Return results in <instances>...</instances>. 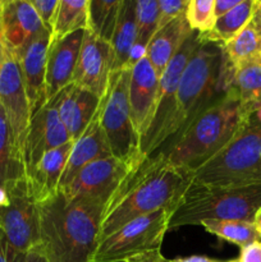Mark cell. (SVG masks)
<instances>
[{"label": "cell", "instance_id": "1", "mask_svg": "<svg viewBox=\"0 0 261 262\" xmlns=\"http://www.w3.org/2000/svg\"><path fill=\"white\" fill-rule=\"evenodd\" d=\"M191 179V174L177 169L161 154L140 156L107 202L100 241L137 217L164 207L174 209Z\"/></svg>", "mask_w": 261, "mask_h": 262}, {"label": "cell", "instance_id": "2", "mask_svg": "<svg viewBox=\"0 0 261 262\" xmlns=\"http://www.w3.org/2000/svg\"><path fill=\"white\" fill-rule=\"evenodd\" d=\"M107 202L69 199L59 189L38 204L40 247L49 262H91Z\"/></svg>", "mask_w": 261, "mask_h": 262}, {"label": "cell", "instance_id": "3", "mask_svg": "<svg viewBox=\"0 0 261 262\" xmlns=\"http://www.w3.org/2000/svg\"><path fill=\"white\" fill-rule=\"evenodd\" d=\"M253 113L246 109L230 87L219 101L205 110L159 154L187 174H193L233 140Z\"/></svg>", "mask_w": 261, "mask_h": 262}, {"label": "cell", "instance_id": "4", "mask_svg": "<svg viewBox=\"0 0 261 262\" xmlns=\"http://www.w3.org/2000/svg\"><path fill=\"white\" fill-rule=\"evenodd\" d=\"M232 74L233 67L223 45L202 40L179 82L176 135L170 140L184 132L199 115L225 96L230 89Z\"/></svg>", "mask_w": 261, "mask_h": 262}, {"label": "cell", "instance_id": "5", "mask_svg": "<svg viewBox=\"0 0 261 262\" xmlns=\"http://www.w3.org/2000/svg\"><path fill=\"white\" fill-rule=\"evenodd\" d=\"M261 207V183L246 187H211L191 183L174 206L169 229L200 225L204 220L253 222Z\"/></svg>", "mask_w": 261, "mask_h": 262}, {"label": "cell", "instance_id": "6", "mask_svg": "<svg viewBox=\"0 0 261 262\" xmlns=\"http://www.w3.org/2000/svg\"><path fill=\"white\" fill-rule=\"evenodd\" d=\"M192 182L211 187L261 183V122L255 113L225 147L192 174Z\"/></svg>", "mask_w": 261, "mask_h": 262}, {"label": "cell", "instance_id": "7", "mask_svg": "<svg viewBox=\"0 0 261 262\" xmlns=\"http://www.w3.org/2000/svg\"><path fill=\"white\" fill-rule=\"evenodd\" d=\"M171 212L164 207L127 223L100 241L91 262H163L161 246Z\"/></svg>", "mask_w": 261, "mask_h": 262}, {"label": "cell", "instance_id": "8", "mask_svg": "<svg viewBox=\"0 0 261 262\" xmlns=\"http://www.w3.org/2000/svg\"><path fill=\"white\" fill-rule=\"evenodd\" d=\"M199 32H193L182 45L178 53L171 58L165 72L160 77L155 112L146 132L140 138V152L143 156H151L163 147L176 135L177 92L182 74L189 59L201 43Z\"/></svg>", "mask_w": 261, "mask_h": 262}, {"label": "cell", "instance_id": "9", "mask_svg": "<svg viewBox=\"0 0 261 262\" xmlns=\"http://www.w3.org/2000/svg\"><path fill=\"white\" fill-rule=\"evenodd\" d=\"M129 78L130 69L110 74L106 95L101 99L100 115L112 156L125 163H133L142 155L140 152V137L130 119Z\"/></svg>", "mask_w": 261, "mask_h": 262}, {"label": "cell", "instance_id": "10", "mask_svg": "<svg viewBox=\"0 0 261 262\" xmlns=\"http://www.w3.org/2000/svg\"><path fill=\"white\" fill-rule=\"evenodd\" d=\"M0 230L19 255L40 246L38 204L27 178L10 187L8 202L0 207Z\"/></svg>", "mask_w": 261, "mask_h": 262}, {"label": "cell", "instance_id": "11", "mask_svg": "<svg viewBox=\"0 0 261 262\" xmlns=\"http://www.w3.org/2000/svg\"><path fill=\"white\" fill-rule=\"evenodd\" d=\"M0 106L23 154V145L31 120V107L19 61L17 55L8 48L0 67Z\"/></svg>", "mask_w": 261, "mask_h": 262}, {"label": "cell", "instance_id": "12", "mask_svg": "<svg viewBox=\"0 0 261 262\" xmlns=\"http://www.w3.org/2000/svg\"><path fill=\"white\" fill-rule=\"evenodd\" d=\"M69 141L72 140L59 117L54 96L31 117L23 145L26 176L32 171L45 154L66 145Z\"/></svg>", "mask_w": 261, "mask_h": 262}, {"label": "cell", "instance_id": "13", "mask_svg": "<svg viewBox=\"0 0 261 262\" xmlns=\"http://www.w3.org/2000/svg\"><path fill=\"white\" fill-rule=\"evenodd\" d=\"M133 164L135 161L125 163L114 156L100 159L84 166L73 181L60 191L69 199L83 197L109 202Z\"/></svg>", "mask_w": 261, "mask_h": 262}, {"label": "cell", "instance_id": "14", "mask_svg": "<svg viewBox=\"0 0 261 262\" xmlns=\"http://www.w3.org/2000/svg\"><path fill=\"white\" fill-rule=\"evenodd\" d=\"M112 64V43L86 30L72 83L102 99L109 87Z\"/></svg>", "mask_w": 261, "mask_h": 262}, {"label": "cell", "instance_id": "15", "mask_svg": "<svg viewBox=\"0 0 261 262\" xmlns=\"http://www.w3.org/2000/svg\"><path fill=\"white\" fill-rule=\"evenodd\" d=\"M160 77L147 56L130 68L128 101H129L130 119L138 137L146 132L155 112L156 97L159 92Z\"/></svg>", "mask_w": 261, "mask_h": 262}, {"label": "cell", "instance_id": "16", "mask_svg": "<svg viewBox=\"0 0 261 262\" xmlns=\"http://www.w3.org/2000/svg\"><path fill=\"white\" fill-rule=\"evenodd\" d=\"M53 32L44 28L17 54L23 82L31 107V117L48 102L46 99V60Z\"/></svg>", "mask_w": 261, "mask_h": 262}, {"label": "cell", "instance_id": "17", "mask_svg": "<svg viewBox=\"0 0 261 262\" xmlns=\"http://www.w3.org/2000/svg\"><path fill=\"white\" fill-rule=\"evenodd\" d=\"M86 30H79L60 40H51L46 60V99L51 100L73 82Z\"/></svg>", "mask_w": 261, "mask_h": 262}, {"label": "cell", "instance_id": "18", "mask_svg": "<svg viewBox=\"0 0 261 262\" xmlns=\"http://www.w3.org/2000/svg\"><path fill=\"white\" fill-rule=\"evenodd\" d=\"M0 27L5 45L15 55L45 28L30 0H4Z\"/></svg>", "mask_w": 261, "mask_h": 262}, {"label": "cell", "instance_id": "19", "mask_svg": "<svg viewBox=\"0 0 261 262\" xmlns=\"http://www.w3.org/2000/svg\"><path fill=\"white\" fill-rule=\"evenodd\" d=\"M55 99L61 123L71 140L76 142L91 123L101 99L74 83L68 84L61 90Z\"/></svg>", "mask_w": 261, "mask_h": 262}, {"label": "cell", "instance_id": "20", "mask_svg": "<svg viewBox=\"0 0 261 262\" xmlns=\"http://www.w3.org/2000/svg\"><path fill=\"white\" fill-rule=\"evenodd\" d=\"M100 115H101V102L83 135L74 142L73 150L69 155L66 169L61 176L59 189H63L64 187L68 186L73 181L74 177L86 165L100 159L112 156L106 137L102 130L101 122H100Z\"/></svg>", "mask_w": 261, "mask_h": 262}, {"label": "cell", "instance_id": "21", "mask_svg": "<svg viewBox=\"0 0 261 262\" xmlns=\"http://www.w3.org/2000/svg\"><path fill=\"white\" fill-rule=\"evenodd\" d=\"M73 146V141H69L66 145L49 151L27 176L31 192L37 204L51 199L59 192L61 176Z\"/></svg>", "mask_w": 261, "mask_h": 262}, {"label": "cell", "instance_id": "22", "mask_svg": "<svg viewBox=\"0 0 261 262\" xmlns=\"http://www.w3.org/2000/svg\"><path fill=\"white\" fill-rule=\"evenodd\" d=\"M193 33L186 19V13L156 31L146 50V56L155 68L159 77L163 76L171 58L178 53L184 41Z\"/></svg>", "mask_w": 261, "mask_h": 262}, {"label": "cell", "instance_id": "23", "mask_svg": "<svg viewBox=\"0 0 261 262\" xmlns=\"http://www.w3.org/2000/svg\"><path fill=\"white\" fill-rule=\"evenodd\" d=\"M25 178L27 176L22 150L0 106V207L8 202L10 187Z\"/></svg>", "mask_w": 261, "mask_h": 262}, {"label": "cell", "instance_id": "24", "mask_svg": "<svg viewBox=\"0 0 261 262\" xmlns=\"http://www.w3.org/2000/svg\"><path fill=\"white\" fill-rule=\"evenodd\" d=\"M136 41V0H122L117 26L112 38V73L127 69Z\"/></svg>", "mask_w": 261, "mask_h": 262}, {"label": "cell", "instance_id": "25", "mask_svg": "<svg viewBox=\"0 0 261 262\" xmlns=\"http://www.w3.org/2000/svg\"><path fill=\"white\" fill-rule=\"evenodd\" d=\"M230 87L237 92L241 104L255 113L261 105V56L233 67Z\"/></svg>", "mask_w": 261, "mask_h": 262}, {"label": "cell", "instance_id": "26", "mask_svg": "<svg viewBox=\"0 0 261 262\" xmlns=\"http://www.w3.org/2000/svg\"><path fill=\"white\" fill-rule=\"evenodd\" d=\"M258 0H241L240 4L216 18L214 28L201 36L202 40L225 45L252 20Z\"/></svg>", "mask_w": 261, "mask_h": 262}, {"label": "cell", "instance_id": "27", "mask_svg": "<svg viewBox=\"0 0 261 262\" xmlns=\"http://www.w3.org/2000/svg\"><path fill=\"white\" fill-rule=\"evenodd\" d=\"M158 0H136V41L130 50L127 69L146 56L148 42L158 28Z\"/></svg>", "mask_w": 261, "mask_h": 262}, {"label": "cell", "instance_id": "28", "mask_svg": "<svg viewBox=\"0 0 261 262\" xmlns=\"http://www.w3.org/2000/svg\"><path fill=\"white\" fill-rule=\"evenodd\" d=\"M89 28V0H59L51 40H60L71 33Z\"/></svg>", "mask_w": 261, "mask_h": 262}, {"label": "cell", "instance_id": "29", "mask_svg": "<svg viewBox=\"0 0 261 262\" xmlns=\"http://www.w3.org/2000/svg\"><path fill=\"white\" fill-rule=\"evenodd\" d=\"M122 0H89V28L95 36L112 42Z\"/></svg>", "mask_w": 261, "mask_h": 262}, {"label": "cell", "instance_id": "30", "mask_svg": "<svg viewBox=\"0 0 261 262\" xmlns=\"http://www.w3.org/2000/svg\"><path fill=\"white\" fill-rule=\"evenodd\" d=\"M202 228L206 232L219 239L233 243L240 248L250 243L261 241L256 232L255 227L250 222H238V220H204L201 222Z\"/></svg>", "mask_w": 261, "mask_h": 262}, {"label": "cell", "instance_id": "31", "mask_svg": "<svg viewBox=\"0 0 261 262\" xmlns=\"http://www.w3.org/2000/svg\"><path fill=\"white\" fill-rule=\"evenodd\" d=\"M230 66L235 67L243 61L261 56V33L251 20L237 36L223 45Z\"/></svg>", "mask_w": 261, "mask_h": 262}, {"label": "cell", "instance_id": "32", "mask_svg": "<svg viewBox=\"0 0 261 262\" xmlns=\"http://www.w3.org/2000/svg\"><path fill=\"white\" fill-rule=\"evenodd\" d=\"M214 4L215 0H188L186 19L193 32L205 35L214 28L216 22Z\"/></svg>", "mask_w": 261, "mask_h": 262}, {"label": "cell", "instance_id": "33", "mask_svg": "<svg viewBox=\"0 0 261 262\" xmlns=\"http://www.w3.org/2000/svg\"><path fill=\"white\" fill-rule=\"evenodd\" d=\"M158 3L159 17L156 31L161 30L168 23H170L171 20L186 13L187 5H188V0H158Z\"/></svg>", "mask_w": 261, "mask_h": 262}, {"label": "cell", "instance_id": "34", "mask_svg": "<svg viewBox=\"0 0 261 262\" xmlns=\"http://www.w3.org/2000/svg\"><path fill=\"white\" fill-rule=\"evenodd\" d=\"M30 2L40 17L44 27L53 32V26L59 8V0H30Z\"/></svg>", "mask_w": 261, "mask_h": 262}, {"label": "cell", "instance_id": "35", "mask_svg": "<svg viewBox=\"0 0 261 262\" xmlns=\"http://www.w3.org/2000/svg\"><path fill=\"white\" fill-rule=\"evenodd\" d=\"M237 262H261V241L250 243L241 248Z\"/></svg>", "mask_w": 261, "mask_h": 262}, {"label": "cell", "instance_id": "36", "mask_svg": "<svg viewBox=\"0 0 261 262\" xmlns=\"http://www.w3.org/2000/svg\"><path fill=\"white\" fill-rule=\"evenodd\" d=\"M20 255L13 250L7 237L0 230V262H18Z\"/></svg>", "mask_w": 261, "mask_h": 262}, {"label": "cell", "instance_id": "37", "mask_svg": "<svg viewBox=\"0 0 261 262\" xmlns=\"http://www.w3.org/2000/svg\"><path fill=\"white\" fill-rule=\"evenodd\" d=\"M241 3V0H215L214 4V13L215 17L219 18L224 15L225 13L229 12L234 7H237Z\"/></svg>", "mask_w": 261, "mask_h": 262}, {"label": "cell", "instance_id": "38", "mask_svg": "<svg viewBox=\"0 0 261 262\" xmlns=\"http://www.w3.org/2000/svg\"><path fill=\"white\" fill-rule=\"evenodd\" d=\"M18 262H49V261L48 258L45 257V255H44L40 246H37V247L32 248V250H30L28 252L20 255Z\"/></svg>", "mask_w": 261, "mask_h": 262}, {"label": "cell", "instance_id": "39", "mask_svg": "<svg viewBox=\"0 0 261 262\" xmlns=\"http://www.w3.org/2000/svg\"><path fill=\"white\" fill-rule=\"evenodd\" d=\"M216 260L206 257V256H189V257H177L171 260H164L163 262H215Z\"/></svg>", "mask_w": 261, "mask_h": 262}, {"label": "cell", "instance_id": "40", "mask_svg": "<svg viewBox=\"0 0 261 262\" xmlns=\"http://www.w3.org/2000/svg\"><path fill=\"white\" fill-rule=\"evenodd\" d=\"M252 22L255 23L256 28L258 30V32L261 33V0H258L257 3V8H256V12L253 14Z\"/></svg>", "mask_w": 261, "mask_h": 262}, {"label": "cell", "instance_id": "41", "mask_svg": "<svg viewBox=\"0 0 261 262\" xmlns=\"http://www.w3.org/2000/svg\"><path fill=\"white\" fill-rule=\"evenodd\" d=\"M5 54H7V45H5L4 37H3L2 27H0V67H2L3 61L5 59Z\"/></svg>", "mask_w": 261, "mask_h": 262}, {"label": "cell", "instance_id": "42", "mask_svg": "<svg viewBox=\"0 0 261 262\" xmlns=\"http://www.w3.org/2000/svg\"><path fill=\"white\" fill-rule=\"evenodd\" d=\"M252 224H253V227H255L256 232H257L258 237L261 238V207L257 210V212H256L255 217H253Z\"/></svg>", "mask_w": 261, "mask_h": 262}, {"label": "cell", "instance_id": "43", "mask_svg": "<svg viewBox=\"0 0 261 262\" xmlns=\"http://www.w3.org/2000/svg\"><path fill=\"white\" fill-rule=\"evenodd\" d=\"M255 117L257 118L258 122H261V105H260V106L257 107V109H256V112H255Z\"/></svg>", "mask_w": 261, "mask_h": 262}, {"label": "cell", "instance_id": "44", "mask_svg": "<svg viewBox=\"0 0 261 262\" xmlns=\"http://www.w3.org/2000/svg\"><path fill=\"white\" fill-rule=\"evenodd\" d=\"M3 5H4V0H0V13H2Z\"/></svg>", "mask_w": 261, "mask_h": 262}, {"label": "cell", "instance_id": "45", "mask_svg": "<svg viewBox=\"0 0 261 262\" xmlns=\"http://www.w3.org/2000/svg\"><path fill=\"white\" fill-rule=\"evenodd\" d=\"M215 262H237V260H229V261H219V260H216Z\"/></svg>", "mask_w": 261, "mask_h": 262}]
</instances>
